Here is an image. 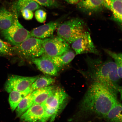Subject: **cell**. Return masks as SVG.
<instances>
[{"label": "cell", "mask_w": 122, "mask_h": 122, "mask_svg": "<svg viewBox=\"0 0 122 122\" xmlns=\"http://www.w3.org/2000/svg\"><path fill=\"white\" fill-rule=\"evenodd\" d=\"M41 6L37 3L30 0H18L14 3L12 6L13 11L19 12L23 10L27 9L32 11L40 8Z\"/></svg>", "instance_id": "19"}, {"label": "cell", "mask_w": 122, "mask_h": 122, "mask_svg": "<svg viewBox=\"0 0 122 122\" xmlns=\"http://www.w3.org/2000/svg\"><path fill=\"white\" fill-rule=\"evenodd\" d=\"M56 87L54 86L50 85L33 91L31 94L33 105L43 103L53 93Z\"/></svg>", "instance_id": "15"}, {"label": "cell", "mask_w": 122, "mask_h": 122, "mask_svg": "<svg viewBox=\"0 0 122 122\" xmlns=\"http://www.w3.org/2000/svg\"><path fill=\"white\" fill-rule=\"evenodd\" d=\"M55 80L51 77L47 76L39 77L30 86L32 92L36 90L50 86L54 83Z\"/></svg>", "instance_id": "21"}, {"label": "cell", "mask_w": 122, "mask_h": 122, "mask_svg": "<svg viewBox=\"0 0 122 122\" xmlns=\"http://www.w3.org/2000/svg\"><path fill=\"white\" fill-rule=\"evenodd\" d=\"M84 21L80 18H75L65 21L58 27V36L62 38L69 44L85 35L87 32Z\"/></svg>", "instance_id": "4"}, {"label": "cell", "mask_w": 122, "mask_h": 122, "mask_svg": "<svg viewBox=\"0 0 122 122\" xmlns=\"http://www.w3.org/2000/svg\"><path fill=\"white\" fill-rule=\"evenodd\" d=\"M11 50L8 45L0 39V56L10 54Z\"/></svg>", "instance_id": "25"}, {"label": "cell", "mask_w": 122, "mask_h": 122, "mask_svg": "<svg viewBox=\"0 0 122 122\" xmlns=\"http://www.w3.org/2000/svg\"><path fill=\"white\" fill-rule=\"evenodd\" d=\"M77 8L88 14L97 13L102 10L103 0H79Z\"/></svg>", "instance_id": "12"}, {"label": "cell", "mask_w": 122, "mask_h": 122, "mask_svg": "<svg viewBox=\"0 0 122 122\" xmlns=\"http://www.w3.org/2000/svg\"><path fill=\"white\" fill-rule=\"evenodd\" d=\"M118 0L122 1V0Z\"/></svg>", "instance_id": "29"}, {"label": "cell", "mask_w": 122, "mask_h": 122, "mask_svg": "<svg viewBox=\"0 0 122 122\" xmlns=\"http://www.w3.org/2000/svg\"><path fill=\"white\" fill-rule=\"evenodd\" d=\"M31 93H30L21 101L16 109V117L19 118L33 105Z\"/></svg>", "instance_id": "22"}, {"label": "cell", "mask_w": 122, "mask_h": 122, "mask_svg": "<svg viewBox=\"0 0 122 122\" xmlns=\"http://www.w3.org/2000/svg\"><path fill=\"white\" fill-rule=\"evenodd\" d=\"M32 61L38 69L44 74L53 76L58 75L59 71L57 68L46 55L44 54L41 57L33 59Z\"/></svg>", "instance_id": "10"}, {"label": "cell", "mask_w": 122, "mask_h": 122, "mask_svg": "<svg viewBox=\"0 0 122 122\" xmlns=\"http://www.w3.org/2000/svg\"><path fill=\"white\" fill-rule=\"evenodd\" d=\"M68 3L71 4H77L79 0H64Z\"/></svg>", "instance_id": "28"}, {"label": "cell", "mask_w": 122, "mask_h": 122, "mask_svg": "<svg viewBox=\"0 0 122 122\" xmlns=\"http://www.w3.org/2000/svg\"><path fill=\"white\" fill-rule=\"evenodd\" d=\"M122 105L118 102L104 117L107 122H122Z\"/></svg>", "instance_id": "20"}, {"label": "cell", "mask_w": 122, "mask_h": 122, "mask_svg": "<svg viewBox=\"0 0 122 122\" xmlns=\"http://www.w3.org/2000/svg\"><path fill=\"white\" fill-rule=\"evenodd\" d=\"M86 71L80 72L92 82L102 84L117 94L122 91L119 85L121 80L117 74L116 65L111 59L103 61L100 58H93L87 56L85 59Z\"/></svg>", "instance_id": "2"}, {"label": "cell", "mask_w": 122, "mask_h": 122, "mask_svg": "<svg viewBox=\"0 0 122 122\" xmlns=\"http://www.w3.org/2000/svg\"><path fill=\"white\" fill-rule=\"evenodd\" d=\"M75 55L74 51L70 50L60 56L54 57L47 56L52 61L59 71L64 66L72 61L75 57Z\"/></svg>", "instance_id": "16"}, {"label": "cell", "mask_w": 122, "mask_h": 122, "mask_svg": "<svg viewBox=\"0 0 122 122\" xmlns=\"http://www.w3.org/2000/svg\"><path fill=\"white\" fill-rule=\"evenodd\" d=\"M44 113L41 104L33 105L19 118L22 122H41Z\"/></svg>", "instance_id": "11"}, {"label": "cell", "mask_w": 122, "mask_h": 122, "mask_svg": "<svg viewBox=\"0 0 122 122\" xmlns=\"http://www.w3.org/2000/svg\"><path fill=\"white\" fill-rule=\"evenodd\" d=\"M43 40L33 37L28 38L13 49L19 54L27 57L32 58L41 56L44 54Z\"/></svg>", "instance_id": "6"}, {"label": "cell", "mask_w": 122, "mask_h": 122, "mask_svg": "<svg viewBox=\"0 0 122 122\" xmlns=\"http://www.w3.org/2000/svg\"><path fill=\"white\" fill-rule=\"evenodd\" d=\"M105 52L113 59L116 65L117 74L120 79L122 78V54L116 53L107 49H104Z\"/></svg>", "instance_id": "23"}, {"label": "cell", "mask_w": 122, "mask_h": 122, "mask_svg": "<svg viewBox=\"0 0 122 122\" xmlns=\"http://www.w3.org/2000/svg\"><path fill=\"white\" fill-rule=\"evenodd\" d=\"M117 94L102 84L92 82L81 102L78 111L71 120L104 118L118 102Z\"/></svg>", "instance_id": "1"}, {"label": "cell", "mask_w": 122, "mask_h": 122, "mask_svg": "<svg viewBox=\"0 0 122 122\" xmlns=\"http://www.w3.org/2000/svg\"><path fill=\"white\" fill-rule=\"evenodd\" d=\"M103 5L112 13L111 19L122 25V1L118 0H103Z\"/></svg>", "instance_id": "14"}, {"label": "cell", "mask_w": 122, "mask_h": 122, "mask_svg": "<svg viewBox=\"0 0 122 122\" xmlns=\"http://www.w3.org/2000/svg\"><path fill=\"white\" fill-rule=\"evenodd\" d=\"M23 18L26 20H30L33 19V14L31 10L25 9L21 10Z\"/></svg>", "instance_id": "27"}, {"label": "cell", "mask_w": 122, "mask_h": 122, "mask_svg": "<svg viewBox=\"0 0 122 122\" xmlns=\"http://www.w3.org/2000/svg\"><path fill=\"white\" fill-rule=\"evenodd\" d=\"M71 47L76 55L92 53L100 55V53L94 45L88 31L76 40L72 44Z\"/></svg>", "instance_id": "9"}, {"label": "cell", "mask_w": 122, "mask_h": 122, "mask_svg": "<svg viewBox=\"0 0 122 122\" xmlns=\"http://www.w3.org/2000/svg\"><path fill=\"white\" fill-rule=\"evenodd\" d=\"M47 13L44 10H36L35 13V16L36 20L41 23L45 22L47 18Z\"/></svg>", "instance_id": "26"}, {"label": "cell", "mask_w": 122, "mask_h": 122, "mask_svg": "<svg viewBox=\"0 0 122 122\" xmlns=\"http://www.w3.org/2000/svg\"><path fill=\"white\" fill-rule=\"evenodd\" d=\"M69 99L63 89L56 87L51 95L41 104L45 110V113L41 122H54L56 117L66 106Z\"/></svg>", "instance_id": "3"}, {"label": "cell", "mask_w": 122, "mask_h": 122, "mask_svg": "<svg viewBox=\"0 0 122 122\" xmlns=\"http://www.w3.org/2000/svg\"><path fill=\"white\" fill-rule=\"evenodd\" d=\"M44 54L50 57H54L64 54L70 50L69 44L58 36L43 40Z\"/></svg>", "instance_id": "7"}, {"label": "cell", "mask_w": 122, "mask_h": 122, "mask_svg": "<svg viewBox=\"0 0 122 122\" xmlns=\"http://www.w3.org/2000/svg\"><path fill=\"white\" fill-rule=\"evenodd\" d=\"M59 24L58 21H52L33 29L30 32V37L40 39L49 37L53 36Z\"/></svg>", "instance_id": "13"}, {"label": "cell", "mask_w": 122, "mask_h": 122, "mask_svg": "<svg viewBox=\"0 0 122 122\" xmlns=\"http://www.w3.org/2000/svg\"><path fill=\"white\" fill-rule=\"evenodd\" d=\"M39 76L24 77L16 75L10 76L5 84L4 89L8 93L12 91H24L30 88L32 84Z\"/></svg>", "instance_id": "8"}, {"label": "cell", "mask_w": 122, "mask_h": 122, "mask_svg": "<svg viewBox=\"0 0 122 122\" xmlns=\"http://www.w3.org/2000/svg\"><path fill=\"white\" fill-rule=\"evenodd\" d=\"M34 1L40 5L52 8H58L61 7L57 0H30Z\"/></svg>", "instance_id": "24"}, {"label": "cell", "mask_w": 122, "mask_h": 122, "mask_svg": "<svg viewBox=\"0 0 122 122\" xmlns=\"http://www.w3.org/2000/svg\"><path fill=\"white\" fill-rule=\"evenodd\" d=\"M13 11L15 16L14 22L10 28L1 31V33L3 36L8 42L16 46L30 37V32L20 23L17 12L14 10Z\"/></svg>", "instance_id": "5"}, {"label": "cell", "mask_w": 122, "mask_h": 122, "mask_svg": "<svg viewBox=\"0 0 122 122\" xmlns=\"http://www.w3.org/2000/svg\"><path fill=\"white\" fill-rule=\"evenodd\" d=\"M31 92L30 88L24 91H13L10 92L9 102L12 111H13L15 110L22 99Z\"/></svg>", "instance_id": "18"}, {"label": "cell", "mask_w": 122, "mask_h": 122, "mask_svg": "<svg viewBox=\"0 0 122 122\" xmlns=\"http://www.w3.org/2000/svg\"><path fill=\"white\" fill-rule=\"evenodd\" d=\"M15 19L13 12L5 7L0 8V30L3 31L10 28L14 22Z\"/></svg>", "instance_id": "17"}]
</instances>
